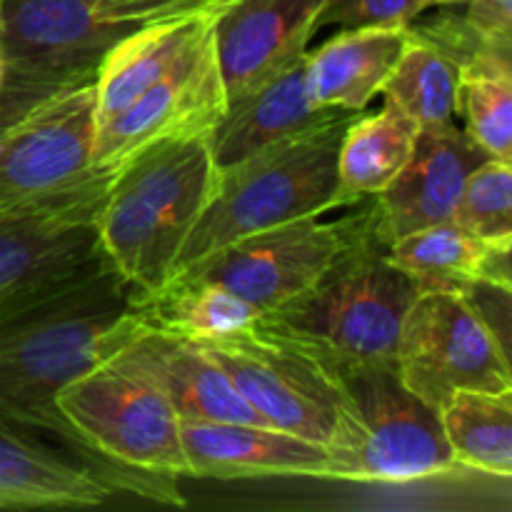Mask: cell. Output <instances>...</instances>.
<instances>
[{"instance_id":"1","label":"cell","mask_w":512,"mask_h":512,"mask_svg":"<svg viewBox=\"0 0 512 512\" xmlns=\"http://www.w3.org/2000/svg\"><path fill=\"white\" fill-rule=\"evenodd\" d=\"M143 328L138 298L105 255L0 308V423L50 438L113 490L170 503L153 483L95 458L55 405L65 385L115 358Z\"/></svg>"},{"instance_id":"15","label":"cell","mask_w":512,"mask_h":512,"mask_svg":"<svg viewBox=\"0 0 512 512\" xmlns=\"http://www.w3.org/2000/svg\"><path fill=\"white\" fill-rule=\"evenodd\" d=\"M188 475L195 478H323L325 448L270 425L180 420Z\"/></svg>"},{"instance_id":"30","label":"cell","mask_w":512,"mask_h":512,"mask_svg":"<svg viewBox=\"0 0 512 512\" xmlns=\"http://www.w3.org/2000/svg\"><path fill=\"white\" fill-rule=\"evenodd\" d=\"M238 0H95V15L103 23L143 25L180 15H223Z\"/></svg>"},{"instance_id":"24","label":"cell","mask_w":512,"mask_h":512,"mask_svg":"<svg viewBox=\"0 0 512 512\" xmlns=\"http://www.w3.org/2000/svg\"><path fill=\"white\" fill-rule=\"evenodd\" d=\"M488 240L475 238L453 220L428 225L395 238L388 258L418 283L420 290H460L473 280H483Z\"/></svg>"},{"instance_id":"28","label":"cell","mask_w":512,"mask_h":512,"mask_svg":"<svg viewBox=\"0 0 512 512\" xmlns=\"http://www.w3.org/2000/svg\"><path fill=\"white\" fill-rule=\"evenodd\" d=\"M450 220L488 243L512 240V160L485 158L465 180Z\"/></svg>"},{"instance_id":"23","label":"cell","mask_w":512,"mask_h":512,"mask_svg":"<svg viewBox=\"0 0 512 512\" xmlns=\"http://www.w3.org/2000/svg\"><path fill=\"white\" fill-rule=\"evenodd\" d=\"M138 313L153 330L188 340H208L248 328L258 310L238 295L188 278H170L158 293L140 300Z\"/></svg>"},{"instance_id":"20","label":"cell","mask_w":512,"mask_h":512,"mask_svg":"<svg viewBox=\"0 0 512 512\" xmlns=\"http://www.w3.org/2000/svg\"><path fill=\"white\" fill-rule=\"evenodd\" d=\"M408 40V25L350 28L305 53L310 98L325 108L363 113L380 95Z\"/></svg>"},{"instance_id":"26","label":"cell","mask_w":512,"mask_h":512,"mask_svg":"<svg viewBox=\"0 0 512 512\" xmlns=\"http://www.w3.org/2000/svg\"><path fill=\"white\" fill-rule=\"evenodd\" d=\"M458 118L488 158L512 160V73H460Z\"/></svg>"},{"instance_id":"21","label":"cell","mask_w":512,"mask_h":512,"mask_svg":"<svg viewBox=\"0 0 512 512\" xmlns=\"http://www.w3.org/2000/svg\"><path fill=\"white\" fill-rule=\"evenodd\" d=\"M420 125L393 100L373 115L360 113L343 133L338 150V180L345 205L383 193L418 143Z\"/></svg>"},{"instance_id":"25","label":"cell","mask_w":512,"mask_h":512,"mask_svg":"<svg viewBox=\"0 0 512 512\" xmlns=\"http://www.w3.org/2000/svg\"><path fill=\"white\" fill-rule=\"evenodd\" d=\"M458 88V65L408 30L403 53L380 95L393 100L418 125H438L458 118Z\"/></svg>"},{"instance_id":"31","label":"cell","mask_w":512,"mask_h":512,"mask_svg":"<svg viewBox=\"0 0 512 512\" xmlns=\"http://www.w3.org/2000/svg\"><path fill=\"white\" fill-rule=\"evenodd\" d=\"M470 308L475 310L485 328L493 333L500 348L510 355V333H512V288L510 285L488 283V280H473L458 290Z\"/></svg>"},{"instance_id":"2","label":"cell","mask_w":512,"mask_h":512,"mask_svg":"<svg viewBox=\"0 0 512 512\" xmlns=\"http://www.w3.org/2000/svg\"><path fill=\"white\" fill-rule=\"evenodd\" d=\"M208 135L160 140L113 170L95 230L110 268L145 300L173 278L215 185Z\"/></svg>"},{"instance_id":"6","label":"cell","mask_w":512,"mask_h":512,"mask_svg":"<svg viewBox=\"0 0 512 512\" xmlns=\"http://www.w3.org/2000/svg\"><path fill=\"white\" fill-rule=\"evenodd\" d=\"M340 413L325 475L348 483H415L455 468L440 413L400 380L395 363L340 370Z\"/></svg>"},{"instance_id":"14","label":"cell","mask_w":512,"mask_h":512,"mask_svg":"<svg viewBox=\"0 0 512 512\" xmlns=\"http://www.w3.org/2000/svg\"><path fill=\"white\" fill-rule=\"evenodd\" d=\"M323 0H238L215 23V50L228 103L308 53Z\"/></svg>"},{"instance_id":"10","label":"cell","mask_w":512,"mask_h":512,"mask_svg":"<svg viewBox=\"0 0 512 512\" xmlns=\"http://www.w3.org/2000/svg\"><path fill=\"white\" fill-rule=\"evenodd\" d=\"M195 343L273 428L325 448L340 413L338 375L258 323Z\"/></svg>"},{"instance_id":"7","label":"cell","mask_w":512,"mask_h":512,"mask_svg":"<svg viewBox=\"0 0 512 512\" xmlns=\"http://www.w3.org/2000/svg\"><path fill=\"white\" fill-rule=\"evenodd\" d=\"M55 405L95 458L183 505L175 490V478L188 475L180 415L150 375L115 355L65 385Z\"/></svg>"},{"instance_id":"13","label":"cell","mask_w":512,"mask_h":512,"mask_svg":"<svg viewBox=\"0 0 512 512\" xmlns=\"http://www.w3.org/2000/svg\"><path fill=\"white\" fill-rule=\"evenodd\" d=\"M485 158L455 120L420 125L405 168L383 193L373 195L380 235L393 243L413 230L453 218L465 180Z\"/></svg>"},{"instance_id":"35","label":"cell","mask_w":512,"mask_h":512,"mask_svg":"<svg viewBox=\"0 0 512 512\" xmlns=\"http://www.w3.org/2000/svg\"><path fill=\"white\" fill-rule=\"evenodd\" d=\"M5 80H8V73H5V63H3V55H0V88L5 85Z\"/></svg>"},{"instance_id":"33","label":"cell","mask_w":512,"mask_h":512,"mask_svg":"<svg viewBox=\"0 0 512 512\" xmlns=\"http://www.w3.org/2000/svg\"><path fill=\"white\" fill-rule=\"evenodd\" d=\"M465 18L493 38L512 40V0H468Z\"/></svg>"},{"instance_id":"3","label":"cell","mask_w":512,"mask_h":512,"mask_svg":"<svg viewBox=\"0 0 512 512\" xmlns=\"http://www.w3.org/2000/svg\"><path fill=\"white\" fill-rule=\"evenodd\" d=\"M388 245L373 220L308 290L255 323L298 345L330 373L395 363L400 325L420 288L388 258Z\"/></svg>"},{"instance_id":"12","label":"cell","mask_w":512,"mask_h":512,"mask_svg":"<svg viewBox=\"0 0 512 512\" xmlns=\"http://www.w3.org/2000/svg\"><path fill=\"white\" fill-rule=\"evenodd\" d=\"M228 108L220 75L215 30L185 55L165 78L125 105L118 115L98 125L93 160L115 170L130 155L160 140L208 135Z\"/></svg>"},{"instance_id":"34","label":"cell","mask_w":512,"mask_h":512,"mask_svg":"<svg viewBox=\"0 0 512 512\" xmlns=\"http://www.w3.org/2000/svg\"><path fill=\"white\" fill-rule=\"evenodd\" d=\"M425 3V10L428 8H450V5H463L468 3V0H423Z\"/></svg>"},{"instance_id":"16","label":"cell","mask_w":512,"mask_h":512,"mask_svg":"<svg viewBox=\"0 0 512 512\" xmlns=\"http://www.w3.org/2000/svg\"><path fill=\"white\" fill-rule=\"evenodd\" d=\"M118 358L150 375L168 395L180 420L270 425L195 340L145 325Z\"/></svg>"},{"instance_id":"32","label":"cell","mask_w":512,"mask_h":512,"mask_svg":"<svg viewBox=\"0 0 512 512\" xmlns=\"http://www.w3.org/2000/svg\"><path fill=\"white\" fill-rule=\"evenodd\" d=\"M55 90L63 88H53V85L43 83H28V80H18L8 75L5 85L0 88V130H3L5 125L13 123V120H18L23 113H28L33 105H38L40 100L48 98Z\"/></svg>"},{"instance_id":"27","label":"cell","mask_w":512,"mask_h":512,"mask_svg":"<svg viewBox=\"0 0 512 512\" xmlns=\"http://www.w3.org/2000/svg\"><path fill=\"white\" fill-rule=\"evenodd\" d=\"M408 30L448 55L460 73H512V40L483 33L465 18V13L443 8L430 18L410 20Z\"/></svg>"},{"instance_id":"17","label":"cell","mask_w":512,"mask_h":512,"mask_svg":"<svg viewBox=\"0 0 512 512\" xmlns=\"http://www.w3.org/2000/svg\"><path fill=\"white\" fill-rule=\"evenodd\" d=\"M340 113L345 110L325 108L310 98L303 55L248 95L228 103L223 118L208 133L215 170L243 163L250 155L308 133Z\"/></svg>"},{"instance_id":"8","label":"cell","mask_w":512,"mask_h":512,"mask_svg":"<svg viewBox=\"0 0 512 512\" xmlns=\"http://www.w3.org/2000/svg\"><path fill=\"white\" fill-rule=\"evenodd\" d=\"M343 210L338 218L308 215L245 235L173 278L218 285L263 315L308 290L373 225V198L345 205Z\"/></svg>"},{"instance_id":"18","label":"cell","mask_w":512,"mask_h":512,"mask_svg":"<svg viewBox=\"0 0 512 512\" xmlns=\"http://www.w3.org/2000/svg\"><path fill=\"white\" fill-rule=\"evenodd\" d=\"M218 15H180L135 25L105 53L95 70L98 125L118 115L150 85L170 73L215 30Z\"/></svg>"},{"instance_id":"4","label":"cell","mask_w":512,"mask_h":512,"mask_svg":"<svg viewBox=\"0 0 512 512\" xmlns=\"http://www.w3.org/2000/svg\"><path fill=\"white\" fill-rule=\"evenodd\" d=\"M358 115L345 110L308 133L218 170L213 195L185 238L173 275L245 235L345 208L338 150Z\"/></svg>"},{"instance_id":"19","label":"cell","mask_w":512,"mask_h":512,"mask_svg":"<svg viewBox=\"0 0 512 512\" xmlns=\"http://www.w3.org/2000/svg\"><path fill=\"white\" fill-rule=\"evenodd\" d=\"M103 255L98 230L58 218H0V308Z\"/></svg>"},{"instance_id":"22","label":"cell","mask_w":512,"mask_h":512,"mask_svg":"<svg viewBox=\"0 0 512 512\" xmlns=\"http://www.w3.org/2000/svg\"><path fill=\"white\" fill-rule=\"evenodd\" d=\"M440 425L455 468L512 475V393L460 390L443 403Z\"/></svg>"},{"instance_id":"9","label":"cell","mask_w":512,"mask_h":512,"mask_svg":"<svg viewBox=\"0 0 512 512\" xmlns=\"http://www.w3.org/2000/svg\"><path fill=\"white\" fill-rule=\"evenodd\" d=\"M395 368L435 410L460 390L512 393L510 355L458 290L415 295L395 343Z\"/></svg>"},{"instance_id":"29","label":"cell","mask_w":512,"mask_h":512,"mask_svg":"<svg viewBox=\"0 0 512 512\" xmlns=\"http://www.w3.org/2000/svg\"><path fill=\"white\" fill-rule=\"evenodd\" d=\"M423 13V0H323L315 30L330 25L340 30L408 25Z\"/></svg>"},{"instance_id":"5","label":"cell","mask_w":512,"mask_h":512,"mask_svg":"<svg viewBox=\"0 0 512 512\" xmlns=\"http://www.w3.org/2000/svg\"><path fill=\"white\" fill-rule=\"evenodd\" d=\"M98 133L90 83L50 93L0 130V218H58L95 225L113 170L95 165Z\"/></svg>"},{"instance_id":"11","label":"cell","mask_w":512,"mask_h":512,"mask_svg":"<svg viewBox=\"0 0 512 512\" xmlns=\"http://www.w3.org/2000/svg\"><path fill=\"white\" fill-rule=\"evenodd\" d=\"M135 25L103 23L95 0H0V55L10 78L73 88Z\"/></svg>"}]
</instances>
